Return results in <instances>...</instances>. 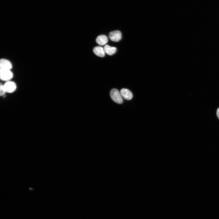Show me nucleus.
Listing matches in <instances>:
<instances>
[{"label": "nucleus", "instance_id": "1", "mask_svg": "<svg viewBox=\"0 0 219 219\" xmlns=\"http://www.w3.org/2000/svg\"><path fill=\"white\" fill-rule=\"evenodd\" d=\"M110 96L112 99L119 104H122L123 102V97L120 92L116 89H113L110 92Z\"/></svg>", "mask_w": 219, "mask_h": 219}, {"label": "nucleus", "instance_id": "2", "mask_svg": "<svg viewBox=\"0 0 219 219\" xmlns=\"http://www.w3.org/2000/svg\"><path fill=\"white\" fill-rule=\"evenodd\" d=\"M0 76L2 80L8 81L13 78V74L11 70L1 69Z\"/></svg>", "mask_w": 219, "mask_h": 219}, {"label": "nucleus", "instance_id": "3", "mask_svg": "<svg viewBox=\"0 0 219 219\" xmlns=\"http://www.w3.org/2000/svg\"><path fill=\"white\" fill-rule=\"evenodd\" d=\"M109 38L112 41L118 42L122 39V33L119 31L112 32L109 33Z\"/></svg>", "mask_w": 219, "mask_h": 219}, {"label": "nucleus", "instance_id": "4", "mask_svg": "<svg viewBox=\"0 0 219 219\" xmlns=\"http://www.w3.org/2000/svg\"><path fill=\"white\" fill-rule=\"evenodd\" d=\"M4 86L6 93H13L16 90L17 88L15 83L9 81H7L4 85Z\"/></svg>", "mask_w": 219, "mask_h": 219}, {"label": "nucleus", "instance_id": "5", "mask_svg": "<svg viewBox=\"0 0 219 219\" xmlns=\"http://www.w3.org/2000/svg\"><path fill=\"white\" fill-rule=\"evenodd\" d=\"M1 69L11 70L12 68V65L9 60L5 59H2L0 61Z\"/></svg>", "mask_w": 219, "mask_h": 219}, {"label": "nucleus", "instance_id": "6", "mask_svg": "<svg viewBox=\"0 0 219 219\" xmlns=\"http://www.w3.org/2000/svg\"><path fill=\"white\" fill-rule=\"evenodd\" d=\"M120 93L122 97L126 100H131L133 97L132 93L128 89L123 88L121 90Z\"/></svg>", "mask_w": 219, "mask_h": 219}, {"label": "nucleus", "instance_id": "7", "mask_svg": "<svg viewBox=\"0 0 219 219\" xmlns=\"http://www.w3.org/2000/svg\"><path fill=\"white\" fill-rule=\"evenodd\" d=\"M93 52L96 55L100 57H103L105 56V53L104 48L101 46L95 47L93 49Z\"/></svg>", "mask_w": 219, "mask_h": 219}, {"label": "nucleus", "instance_id": "8", "mask_svg": "<svg viewBox=\"0 0 219 219\" xmlns=\"http://www.w3.org/2000/svg\"><path fill=\"white\" fill-rule=\"evenodd\" d=\"M96 41L97 44L100 46H103L106 44L108 41L107 37L105 35H101L98 36Z\"/></svg>", "mask_w": 219, "mask_h": 219}, {"label": "nucleus", "instance_id": "9", "mask_svg": "<svg viewBox=\"0 0 219 219\" xmlns=\"http://www.w3.org/2000/svg\"><path fill=\"white\" fill-rule=\"evenodd\" d=\"M103 48L105 53L110 56L113 55L117 51L116 48L111 47L108 45H106Z\"/></svg>", "mask_w": 219, "mask_h": 219}, {"label": "nucleus", "instance_id": "10", "mask_svg": "<svg viewBox=\"0 0 219 219\" xmlns=\"http://www.w3.org/2000/svg\"><path fill=\"white\" fill-rule=\"evenodd\" d=\"M6 93L4 87V85L1 84L0 87V95L1 96H3Z\"/></svg>", "mask_w": 219, "mask_h": 219}, {"label": "nucleus", "instance_id": "11", "mask_svg": "<svg viewBox=\"0 0 219 219\" xmlns=\"http://www.w3.org/2000/svg\"><path fill=\"white\" fill-rule=\"evenodd\" d=\"M217 116L219 120V108L217 109L216 113Z\"/></svg>", "mask_w": 219, "mask_h": 219}]
</instances>
